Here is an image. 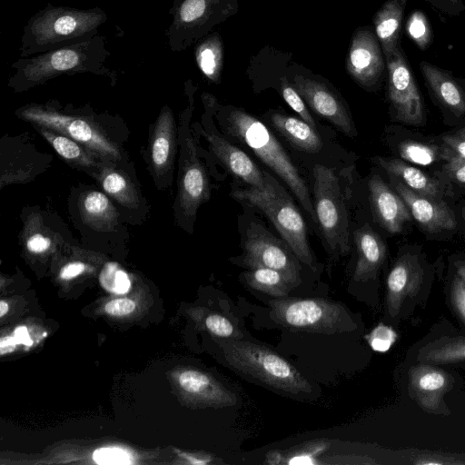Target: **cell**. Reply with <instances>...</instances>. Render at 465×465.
I'll return each mask as SVG.
<instances>
[{"instance_id":"21","label":"cell","mask_w":465,"mask_h":465,"mask_svg":"<svg viewBox=\"0 0 465 465\" xmlns=\"http://www.w3.org/2000/svg\"><path fill=\"white\" fill-rule=\"evenodd\" d=\"M181 389L188 395L216 408L232 407L237 396L212 375L199 370L188 369L178 376Z\"/></svg>"},{"instance_id":"20","label":"cell","mask_w":465,"mask_h":465,"mask_svg":"<svg viewBox=\"0 0 465 465\" xmlns=\"http://www.w3.org/2000/svg\"><path fill=\"white\" fill-rule=\"evenodd\" d=\"M370 199L377 222L389 232L397 233L411 220V212L402 198L379 175L369 182Z\"/></svg>"},{"instance_id":"44","label":"cell","mask_w":465,"mask_h":465,"mask_svg":"<svg viewBox=\"0 0 465 465\" xmlns=\"http://www.w3.org/2000/svg\"><path fill=\"white\" fill-rule=\"evenodd\" d=\"M451 300L459 314L465 321V282L458 275L452 282Z\"/></svg>"},{"instance_id":"11","label":"cell","mask_w":465,"mask_h":465,"mask_svg":"<svg viewBox=\"0 0 465 465\" xmlns=\"http://www.w3.org/2000/svg\"><path fill=\"white\" fill-rule=\"evenodd\" d=\"M389 73V98L400 122L420 124L423 121L421 96L406 57L399 46L386 56Z\"/></svg>"},{"instance_id":"30","label":"cell","mask_w":465,"mask_h":465,"mask_svg":"<svg viewBox=\"0 0 465 465\" xmlns=\"http://www.w3.org/2000/svg\"><path fill=\"white\" fill-rule=\"evenodd\" d=\"M417 359L433 365L465 361V337H440L420 348Z\"/></svg>"},{"instance_id":"40","label":"cell","mask_w":465,"mask_h":465,"mask_svg":"<svg viewBox=\"0 0 465 465\" xmlns=\"http://www.w3.org/2000/svg\"><path fill=\"white\" fill-rule=\"evenodd\" d=\"M282 94L284 101L292 107L293 111H295L301 116L303 121L312 126L316 127V123L311 115L304 103V100L295 90V88L292 87L285 81H282Z\"/></svg>"},{"instance_id":"50","label":"cell","mask_w":465,"mask_h":465,"mask_svg":"<svg viewBox=\"0 0 465 465\" xmlns=\"http://www.w3.org/2000/svg\"><path fill=\"white\" fill-rule=\"evenodd\" d=\"M8 309H9L8 303L5 301L1 300L0 301V317H4L7 313Z\"/></svg>"},{"instance_id":"32","label":"cell","mask_w":465,"mask_h":465,"mask_svg":"<svg viewBox=\"0 0 465 465\" xmlns=\"http://www.w3.org/2000/svg\"><path fill=\"white\" fill-rule=\"evenodd\" d=\"M247 284L275 298L286 297L292 286L278 271L266 267H253L244 272Z\"/></svg>"},{"instance_id":"13","label":"cell","mask_w":465,"mask_h":465,"mask_svg":"<svg viewBox=\"0 0 465 465\" xmlns=\"http://www.w3.org/2000/svg\"><path fill=\"white\" fill-rule=\"evenodd\" d=\"M293 85L304 102L318 115L330 122L346 135H355V128L348 110L326 85L301 75L294 77Z\"/></svg>"},{"instance_id":"42","label":"cell","mask_w":465,"mask_h":465,"mask_svg":"<svg viewBox=\"0 0 465 465\" xmlns=\"http://www.w3.org/2000/svg\"><path fill=\"white\" fill-rule=\"evenodd\" d=\"M449 159H465V128L443 137ZM447 161V162H448Z\"/></svg>"},{"instance_id":"16","label":"cell","mask_w":465,"mask_h":465,"mask_svg":"<svg viewBox=\"0 0 465 465\" xmlns=\"http://www.w3.org/2000/svg\"><path fill=\"white\" fill-rule=\"evenodd\" d=\"M397 193L405 202L411 214L427 232L452 230L456 226L453 211L442 201L420 195L398 178L391 175Z\"/></svg>"},{"instance_id":"46","label":"cell","mask_w":465,"mask_h":465,"mask_svg":"<svg viewBox=\"0 0 465 465\" xmlns=\"http://www.w3.org/2000/svg\"><path fill=\"white\" fill-rule=\"evenodd\" d=\"M88 266L82 261H72L65 263L59 272V277L62 280H72L83 274Z\"/></svg>"},{"instance_id":"5","label":"cell","mask_w":465,"mask_h":465,"mask_svg":"<svg viewBox=\"0 0 465 465\" xmlns=\"http://www.w3.org/2000/svg\"><path fill=\"white\" fill-rule=\"evenodd\" d=\"M266 186L237 190L232 196L259 208L273 223L299 261L316 269L307 240L306 226L300 212L285 190L269 173H264Z\"/></svg>"},{"instance_id":"27","label":"cell","mask_w":465,"mask_h":465,"mask_svg":"<svg viewBox=\"0 0 465 465\" xmlns=\"http://www.w3.org/2000/svg\"><path fill=\"white\" fill-rule=\"evenodd\" d=\"M35 127L68 163L94 172L103 163L97 155L74 139L46 127Z\"/></svg>"},{"instance_id":"25","label":"cell","mask_w":465,"mask_h":465,"mask_svg":"<svg viewBox=\"0 0 465 465\" xmlns=\"http://www.w3.org/2000/svg\"><path fill=\"white\" fill-rule=\"evenodd\" d=\"M80 217L84 223L94 230L110 231L117 223L118 212L106 193L87 191L78 201Z\"/></svg>"},{"instance_id":"31","label":"cell","mask_w":465,"mask_h":465,"mask_svg":"<svg viewBox=\"0 0 465 465\" xmlns=\"http://www.w3.org/2000/svg\"><path fill=\"white\" fill-rule=\"evenodd\" d=\"M22 240L29 253L41 255L54 248L61 238L45 224L41 214L31 213L25 222Z\"/></svg>"},{"instance_id":"45","label":"cell","mask_w":465,"mask_h":465,"mask_svg":"<svg viewBox=\"0 0 465 465\" xmlns=\"http://www.w3.org/2000/svg\"><path fill=\"white\" fill-rule=\"evenodd\" d=\"M433 7L448 15H459L465 9L462 0H426Z\"/></svg>"},{"instance_id":"34","label":"cell","mask_w":465,"mask_h":465,"mask_svg":"<svg viewBox=\"0 0 465 465\" xmlns=\"http://www.w3.org/2000/svg\"><path fill=\"white\" fill-rule=\"evenodd\" d=\"M399 152L402 159L407 162L429 165L444 159L448 161L449 154L446 148L427 144L416 141H405L399 146Z\"/></svg>"},{"instance_id":"4","label":"cell","mask_w":465,"mask_h":465,"mask_svg":"<svg viewBox=\"0 0 465 465\" xmlns=\"http://www.w3.org/2000/svg\"><path fill=\"white\" fill-rule=\"evenodd\" d=\"M223 356L233 368L285 392L309 393L307 379L287 360L271 349L250 341L221 339Z\"/></svg>"},{"instance_id":"6","label":"cell","mask_w":465,"mask_h":465,"mask_svg":"<svg viewBox=\"0 0 465 465\" xmlns=\"http://www.w3.org/2000/svg\"><path fill=\"white\" fill-rule=\"evenodd\" d=\"M269 305L271 318L292 331L333 334L355 329L346 307L327 299L281 297Z\"/></svg>"},{"instance_id":"49","label":"cell","mask_w":465,"mask_h":465,"mask_svg":"<svg viewBox=\"0 0 465 465\" xmlns=\"http://www.w3.org/2000/svg\"><path fill=\"white\" fill-rule=\"evenodd\" d=\"M18 344L14 335L4 336L0 340V353L4 355L9 353L15 349Z\"/></svg>"},{"instance_id":"10","label":"cell","mask_w":465,"mask_h":465,"mask_svg":"<svg viewBox=\"0 0 465 465\" xmlns=\"http://www.w3.org/2000/svg\"><path fill=\"white\" fill-rule=\"evenodd\" d=\"M243 263L250 268L266 267L280 272L292 287L301 283L299 259L285 241L262 225L250 223L243 244Z\"/></svg>"},{"instance_id":"47","label":"cell","mask_w":465,"mask_h":465,"mask_svg":"<svg viewBox=\"0 0 465 465\" xmlns=\"http://www.w3.org/2000/svg\"><path fill=\"white\" fill-rule=\"evenodd\" d=\"M447 170L456 181L465 183V159H450Z\"/></svg>"},{"instance_id":"43","label":"cell","mask_w":465,"mask_h":465,"mask_svg":"<svg viewBox=\"0 0 465 465\" xmlns=\"http://www.w3.org/2000/svg\"><path fill=\"white\" fill-rule=\"evenodd\" d=\"M135 309V302L129 298L114 299L104 306L106 313L114 316L130 314Z\"/></svg>"},{"instance_id":"22","label":"cell","mask_w":465,"mask_h":465,"mask_svg":"<svg viewBox=\"0 0 465 465\" xmlns=\"http://www.w3.org/2000/svg\"><path fill=\"white\" fill-rule=\"evenodd\" d=\"M358 260L353 278L357 282L373 279L386 256V246L368 224L354 233Z\"/></svg>"},{"instance_id":"18","label":"cell","mask_w":465,"mask_h":465,"mask_svg":"<svg viewBox=\"0 0 465 465\" xmlns=\"http://www.w3.org/2000/svg\"><path fill=\"white\" fill-rule=\"evenodd\" d=\"M209 143L210 149L221 163L235 177L246 183L250 187L264 189L265 174L242 150L219 135L213 130H202Z\"/></svg>"},{"instance_id":"39","label":"cell","mask_w":465,"mask_h":465,"mask_svg":"<svg viewBox=\"0 0 465 465\" xmlns=\"http://www.w3.org/2000/svg\"><path fill=\"white\" fill-rule=\"evenodd\" d=\"M93 460L101 465H128L133 463V456L126 450L118 447L96 449Z\"/></svg>"},{"instance_id":"29","label":"cell","mask_w":465,"mask_h":465,"mask_svg":"<svg viewBox=\"0 0 465 465\" xmlns=\"http://www.w3.org/2000/svg\"><path fill=\"white\" fill-rule=\"evenodd\" d=\"M378 163L390 175L398 178L415 193L438 200L440 194L438 183L420 170L397 159L378 158Z\"/></svg>"},{"instance_id":"51","label":"cell","mask_w":465,"mask_h":465,"mask_svg":"<svg viewBox=\"0 0 465 465\" xmlns=\"http://www.w3.org/2000/svg\"><path fill=\"white\" fill-rule=\"evenodd\" d=\"M457 274L465 282V264H461L457 269Z\"/></svg>"},{"instance_id":"33","label":"cell","mask_w":465,"mask_h":465,"mask_svg":"<svg viewBox=\"0 0 465 465\" xmlns=\"http://www.w3.org/2000/svg\"><path fill=\"white\" fill-rule=\"evenodd\" d=\"M195 61L201 72L211 81L218 82L223 67V45L220 38L211 35L195 48Z\"/></svg>"},{"instance_id":"35","label":"cell","mask_w":465,"mask_h":465,"mask_svg":"<svg viewBox=\"0 0 465 465\" xmlns=\"http://www.w3.org/2000/svg\"><path fill=\"white\" fill-rule=\"evenodd\" d=\"M99 281L105 290L115 294L126 293L131 288L129 274L113 262H108L104 265Z\"/></svg>"},{"instance_id":"17","label":"cell","mask_w":465,"mask_h":465,"mask_svg":"<svg viewBox=\"0 0 465 465\" xmlns=\"http://www.w3.org/2000/svg\"><path fill=\"white\" fill-rule=\"evenodd\" d=\"M347 68L352 78L364 86L373 85L384 70L377 38L369 29L358 30L350 47Z\"/></svg>"},{"instance_id":"38","label":"cell","mask_w":465,"mask_h":465,"mask_svg":"<svg viewBox=\"0 0 465 465\" xmlns=\"http://www.w3.org/2000/svg\"><path fill=\"white\" fill-rule=\"evenodd\" d=\"M365 338L373 351L385 352L396 341L397 333L391 327L379 323Z\"/></svg>"},{"instance_id":"12","label":"cell","mask_w":465,"mask_h":465,"mask_svg":"<svg viewBox=\"0 0 465 465\" xmlns=\"http://www.w3.org/2000/svg\"><path fill=\"white\" fill-rule=\"evenodd\" d=\"M217 0H173V20L165 30L166 44L173 52L183 51L205 31Z\"/></svg>"},{"instance_id":"36","label":"cell","mask_w":465,"mask_h":465,"mask_svg":"<svg viewBox=\"0 0 465 465\" xmlns=\"http://www.w3.org/2000/svg\"><path fill=\"white\" fill-rule=\"evenodd\" d=\"M203 327L219 339L241 340L242 333L225 315L209 312L203 319Z\"/></svg>"},{"instance_id":"24","label":"cell","mask_w":465,"mask_h":465,"mask_svg":"<svg viewBox=\"0 0 465 465\" xmlns=\"http://www.w3.org/2000/svg\"><path fill=\"white\" fill-rule=\"evenodd\" d=\"M420 66L429 88L436 98L455 114H464L465 94L453 77L426 61H422Z\"/></svg>"},{"instance_id":"8","label":"cell","mask_w":465,"mask_h":465,"mask_svg":"<svg viewBox=\"0 0 465 465\" xmlns=\"http://www.w3.org/2000/svg\"><path fill=\"white\" fill-rule=\"evenodd\" d=\"M191 113L190 106L183 113L178 128L180 159L176 199V213L182 222L188 224L193 223L200 205L210 198L208 174L197 154L196 146L188 127Z\"/></svg>"},{"instance_id":"26","label":"cell","mask_w":465,"mask_h":465,"mask_svg":"<svg viewBox=\"0 0 465 465\" xmlns=\"http://www.w3.org/2000/svg\"><path fill=\"white\" fill-rule=\"evenodd\" d=\"M274 128L296 149L315 153L321 151L322 142L315 127L303 120L272 113L270 116Z\"/></svg>"},{"instance_id":"28","label":"cell","mask_w":465,"mask_h":465,"mask_svg":"<svg viewBox=\"0 0 465 465\" xmlns=\"http://www.w3.org/2000/svg\"><path fill=\"white\" fill-rule=\"evenodd\" d=\"M406 4L407 0H389L374 16L376 36L385 56H389L399 47L401 25Z\"/></svg>"},{"instance_id":"7","label":"cell","mask_w":465,"mask_h":465,"mask_svg":"<svg viewBox=\"0 0 465 465\" xmlns=\"http://www.w3.org/2000/svg\"><path fill=\"white\" fill-rule=\"evenodd\" d=\"M15 114L34 126H43L61 133L85 146L103 162L117 163L123 153L117 143L94 121L84 115L66 114L49 104H30Z\"/></svg>"},{"instance_id":"2","label":"cell","mask_w":465,"mask_h":465,"mask_svg":"<svg viewBox=\"0 0 465 465\" xmlns=\"http://www.w3.org/2000/svg\"><path fill=\"white\" fill-rule=\"evenodd\" d=\"M106 21L105 11L98 6L80 9L48 3L32 15L24 26L20 57L89 39L98 35L99 27Z\"/></svg>"},{"instance_id":"37","label":"cell","mask_w":465,"mask_h":465,"mask_svg":"<svg viewBox=\"0 0 465 465\" xmlns=\"http://www.w3.org/2000/svg\"><path fill=\"white\" fill-rule=\"evenodd\" d=\"M409 36L420 48L424 49L430 42L431 34L429 22L423 13L413 12L406 25Z\"/></svg>"},{"instance_id":"9","label":"cell","mask_w":465,"mask_h":465,"mask_svg":"<svg viewBox=\"0 0 465 465\" xmlns=\"http://www.w3.org/2000/svg\"><path fill=\"white\" fill-rule=\"evenodd\" d=\"M314 211L323 235L332 251H349V223L339 181L332 169L313 168Z\"/></svg>"},{"instance_id":"23","label":"cell","mask_w":465,"mask_h":465,"mask_svg":"<svg viewBox=\"0 0 465 465\" xmlns=\"http://www.w3.org/2000/svg\"><path fill=\"white\" fill-rule=\"evenodd\" d=\"M116 163L103 162L94 171L104 192L126 208H136L140 202L137 186L124 171L114 167Z\"/></svg>"},{"instance_id":"41","label":"cell","mask_w":465,"mask_h":465,"mask_svg":"<svg viewBox=\"0 0 465 465\" xmlns=\"http://www.w3.org/2000/svg\"><path fill=\"white\" fill-rule=\"evenodd\" d=\"M326 448L325 443L310 444L293 452L284 462L288 464H318L319 461L315 457Z\"/></svg>"},{"instance_id":"48","label":"cell","mask_w":465,"mask_h":465,"mask_svg":"<svg viewBox=\"0 0 465 465\" xmlns=\"http://www.w3.org/2000/svg\"><path fill=\"white\" fill-rule=\"evenodd\" d=\"M17 341L18 344H24L25 346H31L33 341L29 335L28 330L25 326L17 327L13 334Z\"/></svg>"},{"instance_id":"14","label":"cell","mask_w":465,"mask_h":465,"mask_svg":"<svg viewBox=\"0 0 465 465\" xmlns=\"http://www.w3.org/2000/svg\"><path fill=\"white\" fill-rule=\"evenodd\" d=\"M178 143L173 112L165 105L153 124L149 146L150 164L158 184L163 185L172 173Z\"/></svg>"},{"instance_id":"15","label":"cell","mask_w":465,"mask_h":465,"mask_svg":"<svg viewBox=\"0 0 465 465\" xmlns=\"http://www.w3.org/2000/svg\"><path fill=\"white\" fill-rule=\"evenodd\" d=\"M452 377L433 364L420 362L409 371V391L411 397L427 412L439 413L442 399L452 385Z\"/></svg>"},{"instance_id":"19","label":"cell","mask_w":465,"mask_h":465,"mask_svg":"<svg viewBox=\"0 0 465 465\" xmlns=\"http://www.w3.org/2000/svg\"><path fill=\"white\" fill-rule=\"evenodd\" d=\"M423 271L416 256L405 254L393 265L387 278V311L394 318L406 298L414 297L422 282Z\"/></svg>"},{"instance_id":"3","label":"cell","mask_w":465,"mask_h":465,"mask_svg":"<svg viewBox=\"0 0 465 465\" xmlns=\"http://www.w3.org/2000/svg\"><path fill=\"white\" fill-rule=\"evenodd\" d=\"M224 133L251 149L292 190L304 210L316 222L309 190L288 153L262 121L235 107H226L218 116Z\"/></svg>"},{"instance_id":"1","label":"cell","mask_w":465,"mask_h":465,"mask_svg":"<svg viewBox=\"0 0 465 465\" xmlns=\"http://www.w3.org/2000/svg\"><path fill=\"white\" fill-rule=\"evenodd\" d=\"M105 44L104 36L96 35L35 56L20 57L11 65L15 73L8 79V86L20 93L64 74L87 73L106 76L114 85L117 74L104 65L110 56Z\"/></svg>"}]
</instances>
